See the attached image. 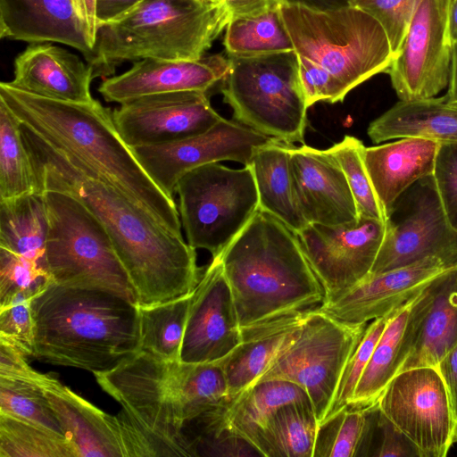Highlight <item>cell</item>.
Here are the masks:
<instances>
[{"instance_id": "1", "label": "cell", "mask_w": 457, "mask_h": 457, "mask_svg": "<svg viewBox=\"0 0 457 457\" xmlns=\"http://www.w3.org/2000/svg\"><path fill=\"white\" fill-rule=\"evenodd\" d=\"M43 190L79 199L108 233L133 287L137 305H152L191 293L202 273L195 249L160 224L126 194L74 157L21 125Z\"/></svg>"}, {"instance_id": "2", "label": "cell", "mask_w": 457, "mask_h": 457, "mask_svg": "<svg viewBox=\"0 0 457 457\" xmlns=\"http://www.w3.org/2000/svg\"><path fill=\"white\" fill-rule=\"evenodd\" d=\"M0 101L44 142L86 164L160 224L181 235L174 199L152 180L122 140L110 108L96 99L72 103L37 96L4 81L0 83Z\"/></svg>"}, {"instance_id": "3", "label": "cell", "mask_w": 457, "mask_h": 457, "mask_svg": "<svg viewBox=\"0 0 457 457\" xmlns=\"http://www.w3.org/2000/svg\"><path fill=\"white\" fill-rule=\"evenodd\" d=\"M30 305L34 359L95 373L139 351L137 304L121 295L52 282Z\"/></svg>"}, {"instance_id": "4", "label": "cell", "mask_w": 457, "mask_h": 457, "mask_svg": "<svg viewBox=\"0 0 457 457\" xmlns=\"http://www.w3.org/2000/svg\"><path fill=\"white\" fill-rule=\"evenodd\" d=\"M218 257L241 328L315 308L325 299L296 233L262 209Z\"/></svg>"}, {"instance_id": "5", "label": "cell", "mask_w": 457, "mask_h": 457, "mask_svg": "<svg viewBox=\"0 0 457 457\" xmlns=\"http://www.w3.org/2000/svg\"><path fill=\"white\" fill-rule=\"evenodd\" d=\"M227 27L219 6L197 0H143L97 27L90 64L107 78L123 62L200 60Z\"/></svg>"}, {"instance_id": "6", "label": "cell", "mask_w": 457, "mask_h": 457, "mask_svg": "<svg viewBox=\"0 0 457 457\" xmlns=\"http://www.w3.org/2000/svg\"><path fill=\"white\" fill-rule=\"evenodd\" d=\"M168 370L169 361L138 351L93 373L121 407L115 416L126 457L195 456L170 395Z\"/></svg>"}, {"instance_id": "7", "label": "cell", "mask_w": 457, "mask_h": 457, "mask_svg": "<svg viewBox=\"0 0 457 457\" xmlns=\"http://www.w3.org/2000/svg\"><path fill=\"white\" fill-rule=\"evenodd\" d=\"M280 10L295 53L328 70L349 92L386 72L395 58L381 25L357 7L316 11L282 3Z\"/></svg>"}, {"instance_id": "8", "label": "cell", "mask_w": 457, "mask_h": 457, "mask_svg": "<svg viewBox=\"0 0 457 457\" xmlns=\"http://www.w3.org/2000/svg\"><path fill=\"white\" fill-rule=\"evenodd\" d=\"M42 193L48 223L46 263L52 282L112 292L137 304L128 274L96 216L66 192Z\"/></svg>"}, {"instance_id": "9", "label": "cell", "mask_w": 457, "mask_h": 457, "mask_svg": "<svg viewBox=\"0 0 457 457\" xmlns=\"http://www.w3.org/2000/svg\"><path fill=\"white\" fill-rule=\"evenodd\" d=\"M228 59L220 90L237 121L287 144L304 143L308 106L295 51Z\"/></svg>"}, {"instance_id": "10", "label": "cell", "mask_w": 457, "mask_h": 457, "mask_svg": "<svg viewBox=\"0 0 457 457\" xmlns=\"http://www.w3.org/2000/svg\"><path fill=\"white\" fill-rule=\"evenodd\" d=\"M179 212L187 243L218 257L260 209L250 165L231 169L207 163L186 172L177 182Z\"/></svg>"}, {"instance_id": "11", "label": "cell", "mask_w": 457, "mask_h": 457, "mask_svg": "<svg viewBox=\"0 0 457 457\" xmlns=\"http://www.w3.org/2000/svg\"><path fill=\"white\" fill-rule=\"evenodd\" d=\"M368 324H345L312 308L295 339L255 383L278 379L299 386L308 395L320 424Z\"/></svg>"}, {"instance_id": "12", "label": "cell", "mask_w": 457, "mask_h": 457, "mask_svg": "<svg viewBox=\"0 0 457 457\" xmlns=\"http://www.w3.org/2000/svg\"><path fill=\"white\" fill-rule=\"evenodd\" d=\"M428 257L457 264V230L446 216L432 175L415 182L395 202L370 274Z\"/></svg>"}, {"instance_id": "13", "label": "cell", "mask_w": 457, "mask_h": 457, "mask_svg": "<svg viewBox=\"0 0 457 457\" xmlns=\"http://www.w3.org/2000/svg\"><path fill=\"white\" fill-rule=\"evenodd\" d=\"M379 411L416 446L420 457H445L455 420L445 381L435 367L399 372L378 400Z\"/></svg>"}, {"instance_id": "14", "label": "cell", "mask_w": 457, "mask_h": 457, "mask_svg": "<svg viewBox=\"0 0 457 457\" xmlns=\"http://www.w3.org/2000/svg\"><path fill=\"white\" fill-rule=\"evenodd\" d=\"M450 0H422L406 37L386 72L402 101L436 97L448 87L453 44Z\"/></svg>"}, {"instance_id": "15", "label": "cell", "mask_w": 457, "mask_h": 457, "mask_svg": "<svg viewBox=\"0 0 457 457\" xmlns=\"http://www.w3.org/2000/svg\"><path fill=\"white\" fill-rule=\"evenodd\" d=\"M272 140L238 121L222 118L197 136L167 145L136 146L131 150L152 180L174 199L177 182L188 170L221 161L249 165L254 150Z\"/></svg>"}, {"instance_id": "16", "label": "cell", "mask_w": 457, "mask_h": 457, "mask_svg": "<svg viewBox=\"0 0 457 457\" xmlns=\"http://www.w3.org/2000/svg\"><path fill=\"white\" fill-rule=\"evenodd\" d=\"M112 118L119 135L130 148L181 141L207 131L222 119L207 94L201 91L135 98L115 108Z\"/></svg>"}, {"instance_id": "17", "label": "cell", "mask_w": 457, "mask_h": 457, "mask_svg": "<svg viewBox=\"0 0 457 457\" xmlns=\"http://www.w3.org/2000/svg\"><path fill=\"white\" fill-rule=\"evenodd\" d=\"M385 231L386 221L359 218L338 226L308 224L296 233L325 297L351 287L370 273Z\"/></svg>"}, {"instance_id": "18", "label": "cell", "mask_w": 457, "mask_h": 457, "mask_svg": "<svg viewBox=\"0 0 457 457\" xmlns=\"http://www.w3.org/2000/svg\"><path fill=\"white\" fill-rule=\"evenodd\" d=\"M455 265L437 257H428L369 274L351 287L326 296L316 309L345 324H368L411 301Z\"/></svg>"}, {"instance_id": "19", "label": "cell", "mask_w": 457, "mask_h": 457, "mask_svg": "<svg viewBox=\"0 0 457 457\" xmlns=\"http://www.w3.org/2000/svg\"><path fill=\"white\" fill-rule=\"evenodd\" d=\"M242 339L231 290L219 257L203 273L193 290L180 361L214 362L226 357Z\"/></svg>"}, {"instance_id": "20", "label": "cell", "mask_w": 457, "mask_h": 457, "mask_svg": "<svg viewBox=\"0 0 457 457\" xmlns=\"http://www.w3.org/2000/svg\"><path fill=\"white\" fill-rule=\"evenodd\" d=\"M290 167L296 202L308 224L338 226L359 220L345 175L328 149L291 145Z\"/></svg>"}, {"instance_id": "21", "label": "cell", "mask_w": 457, "mask_h": 457, "mask_svg": "<svg viewBox=\"0 0 457 457\" xmlns=\"http://www.w3.org/2000/svg\"><path fill=\"white\" fill-rule=\"evenodd\" d=\"M228 59L214 55L200 60L170 61L146 58L137 61L124 73L106 78L98 92L106 102L120 104L141 96L179 92H205L221 81Z\"/></svg>"}, {"instance_id": "22", "label": "cell", "mask_w": 457, "mask_h": 457, "mask_svg": "<svg viewBox=\"0 0 457 457\" xmlns=\"http://www.w3.org/2000/svg\"><path fill=\"white\" fill-rule=\"evenodd\" d=\"M93 67L53 43H33L14 60L13 87L48 99L88 103Z\"/></svg>"}, {"instance_id": "23", "label": "cell", "mask_w": 457, "mask_h": 457, "mask_svg": "<svg viewBox=\"0 0 457 457\" xmlns=\"http://www.w3.org/2000/svg\"><path fill=\"white\" fill-rule=\"evenodd\" d=\"M437 278L393 312L357 385L350 405L367 408L376 404L388 383L401 371L433 300Z\"/></svg>"}, {"instance_id": "24", "label": "cell", "mask_w": 457, "mask_h": 457, "mask_svg": "<svg viewBox=\"0 0 457 457\" xmlns=\"http://www.w3.org/2000/svg\"><path fill=\"white\" fill-rule=\"evenodd\" d=\"M0 37L60 43L79 51L87 62L93 45L72 0H0Z\"/></svg>"}, {"instance_id": "25", "label": "cell", "mask_w": 457, "mask_h": 457, "mask_svg": "<svg viewBox=\"0 0 457 457\" xmlns=\"http://www.w3.org/2000/svg\"><path fill=\"white\" fill-rule=\"evenodd\" d=\"M43 388L78 457H126L116 416L97 408L49 374Z\"/></svg>"}, {"instance_id": "26", "label": "cell", "mask_w": 457, "mask_h": 457, "mask_svg": "<svg viewBox=\"0 0 457 457\" xmlns=\"http://www.w3.org/2000/svg\"><path fill=\"white\" fill-rule=\"evenodd\" d=\"M311 309L241 328V342L218 361L227 380L228 400L253 385L268 370L295 339Z\"/></svg>"}, {"instance_id": "27", "label": "cell", "mask_w": 457, "mask_h": 457, "mask_svg": "<svg viewBox=\"0 0 457 457\" xmlns=\"http://www.w3.org/2000/svg\"><path fill=\"white\" fill-rule=\"evenodd\" d=\"M438 147V141L421 137L364 147V163L386 219L405 190L433 174Z\"/></svg>"}, {"instance_id": "28", "label": "cell", "mask_w": 457, "mask_h": 457, "mask_svg": "<svg viewBox=\"0 0 457 457\" xmlns=\"http://www.w3.org/2000/svg\"><path fill=\"white\" fill-rule=\"evenodd\" d=\"M367 133L377 144L403 137L457 141V107L445 96L400 100L371 121Z\"/></svg>"}, {"instance_id": "29", "label": "cell", "mask_w": 457, "mask_h": 457, "mask_svg": "<svg viewBox=\"0 0 457 457\" xmlns=\"http://www.w3.org/2000/svg\"><path fill=\"white\" fill-rule=\"evenodd\" d=\"M291 145L273 139L254 150L249 165L258 191L260 209L298 233L308 223L300 212L294 192Z\"/></svg>"}, {"instance_id": "30", "label": "cell", "mask_w": 457, "mask_h": 457, "mask_svg": "<svg viewBox=\"0 0 457 457\" xmlns=\"http://www.w3.org/2000/svg\"><path fill=\"white\" fill-rule=\"evenodd\" d=\"M456 344L457 264L436 279L433 300L401 371L418 367L437 368Z\"/></svg>"}, {"instance_id": "31", "label": "cell", "mask_w": 457, "mask_h": 457, "mask_svg": "<svg viewBox=\"0 0 457 457\" xmlns=\"http://www.w3.org/2000/svg\"><path fill=\"white\" fill-rule=\"evenodd\" d=\"M169 387L180 422L184 425L228 400L222 367L214 362H169Z\"/></svg>"}, {"instance_id": "32", "label": "cell", "mask_w": 457, "mask_h": 457, "mask_svg": "<svg viewBox=\"0 0 457 457\" xmlns=\"http://www.w3.org/2000/svg\"><path fill=\"white\" fill-rule=\"evenodd\" d=\"M319 427L311 402L286 404L262 430L258 451L266 457H314Z\"/></svg>"}, {"instance_id": "33", "label": "cell", "mask_w": 457, "mask_h": 457, "mask_svg": "<svg viewBox=\"0 0 457 457\" xmlns=\"http://www.w3.org/2000/svg\"><path fill=\"white\" fill-rule=\"evenodd\" d=\"M192 295L193 291L163 303L137 305L139 351L169 362L180 361Z\"/></svg>"}, {"instance_id": "34", "label": "cell", "mask_w": 457, "mask_h": 457, "mask_svg": "<svg viewBox=\"0 0 457 457\" xmlns=\"http://www.w3.org/2000/svg\"><path fill=\"white\" fill-rule=\"evenodd\" d=\"M42 192L21 123L0 101V200Z\"/></svg>"}, {"instance_id": "35", "label": "cell", "mask_w": 457, "mask_h": 457, "mask_svg": "<svg viewBox=\"0 0 457 457\" xmlns=\"http://www.w3.org/2000/svg\"><path fill=\"white\" fill-rule=\"evenodd\" d=\"M223 43L228 55L232 57L295 50L280 7L259 16L231 21L227 25Z\"/></svg>"}, {"instance_id": "36", "label": "cell", "mask_w": 457, "mask_h": 457, "mask_svg": "<svg viewBox=\"0 0 457 457\" xmlns=\"http://www.w3.org/2000/svg\"><path fill=\"white\" fill-rule=\"evenodd\" d=\"M46 375L39 373L33 378L0 377V414L65 436L44 392Z\"/></svg>"}, {"instance_id": "37", "label": "cell", "mask_w": 457, "mask_h": 457, "mask_svg": "<svg viewBox=\"0 0 457 457\" xmlns=\"http://www.w3.org/2000/svg\"><path fill=\"white\" fill-rule=\"evenodd\" d=\"M0 457H78L68 437L0 414Z\"/></svg>"}, {"instance_id": "38", "label": "cell", "mask_w": 457, "mask_h": 457, "mask_svg": "<svg viewBox=\"0 0 457 457\" xmlns=\"http://www.w3.org/2000/svg\"><path fill=\"white\" fill-rule=\"evenodd\" d=\"M369 408L348 405L320 423L314 457L358 456L367 428Z\"/></svg>"}, {"instance_id": "39", "label": "cell", "mask_w": 457, "mask_h": 457, "mask_svg": "<svg viewBox=\"0 0 457 457\" xmlns=\"http://www.w3.org/2000/svg\"><path fill=\"white\" fill-rule=\"evenodd\" d=\"M364 145L355 137L344 138L328 148L339 162L354 198L359 218L386 221L363 160Z\"/></svg>"}, {"instance_id": "40", "label": "cell", "mask_w": 457, "mask_h": 457, "mask_svg": "<svg viewBox=\"0 0 457 457\" xmlns=\"http://www.w3.org/2000/svg\"><path fill=\"white\" fill-rule=\"evenodd\" d=\"M50 283L45 267L0 249V308L20 298L31 300Z\"/></svg>"}, {"instance_id": "41", "label": "cell", "mask_w": 457, "mask_h": 457, "mask_svg": "<svg viewBox=\"0 0 457 457\" xmlns=\"http://www.w3.org/2000/svg\"><path fill=\"white\" fill-rule=\"evenodd\" d=\"M395 311L386 316L373 320L368 324L361 341L345 366L332 403L323 421L351 404L357 385L389 318Z\"/></svg>"}, {"instance_id": "42", "label": "cell", "mask_w": 457, "mask_h": 457, "mask_svg": "<svg viewBox=\"0 0 457 457\" xmlns=\"http://www.w3.org/2000/svg\"><path fill=\"white\" fill-rule=\"evenodd\" d=\"M422 0H351L349 5L372 16L383 28L395 56Z\"/></svg>"}, {"instance_id": "43", "label": "cell", "mask_w": 457, "mask_h": 457, "mask_svg": "<svg viewBox=\"0 0 457 457\" xmlns=\"http://www.w3.org/2000/svg\"><path fill=\"white\" fill-rule=\"evenodd\" d=\"M31 300L20 298L0 308V341L33 358L34 321Z\"/></svg>"}, {"instance_id": "44", "label": "cell", "mask_w": 457, "mask_h": 457, "mask_svg": "<svg viewBox=\"0 0 457 457\" xmlns=\"http://www.w3.org/2000/svg\"><path fill=\"white\" fill-rule=\"evenodd\" d=\"M298 74L308 108L319 101L342 102L349 93L333 74L316 62L297 54Z\"/></svg>"}, {"instance_id": "45", "label": "cell", "mask_w": 457, "mask_h": 457, "mask_svg": "<svg viewBox=\"0 0 457 457\" xmlns=\"http://www.w3.org/2000/svg\"><path fill=\"white\" fill-rule=\"evenodd\" d=\"M432 176L446 216L457 230V141L439 142Z\"/></svg>"}, {"instance_id": "46", "label": "cell", "mask_w": 457, "mask_h": 457, "mask_svg": "<svg viewBox=\"0 0 457 457\" xmlns=\"http://www.w3.org/2000/svg\"><path fill=\"white\" fill-rule=\"evenodd\" d=\"M377 431L379 435V444L374 449L371 456L420 457L418 449L411 441L386 419L379 410L377 420Z\"/></svg>"}, {"instance_id": "47", "label": "cell", "mask_w": 457, "mask_h": 457, "mask_svg": "<svg viewBox=\"0 0 457 457\" xmlns=\"http://www.w3.org/2000/svg\"><path fill=\"white\" fill-rule=\"evenodd\" d=\"M280 0H220L218 4L227 25L233 20L255 17L278 9Z\"/></svg>"}, {"instance_id": "48", "label": "cell", "mask_w": 457, "mask_h": 457, "mask_svg": "<svg viewBox=\"0 0 457 457\" xmlns=\"http://www.w3.org/2000/svg\"><path fill=\"white\" fill-rule=\"evenodd\" d=\"M446 386L453 412L457 422V344L445 354L437 365Z\"/></svg>"}, {"instance_id": "49", "label": "cell", "mask_w": 457, "mask_h": 457, "mask_svg": "<svg viewBox=\"0 0 457 457\" xmlns=\"http://www.w3.org/2000/svg\"><path fill=\"white\" fill-rule=\"evenodd\" d=\"M141 1L143 0H97L98 25L120 17Z\"/></svg>"}, {"instance_id": "50", "label": "cell", "mask_w": 457, "mask_h": 457, "mask_svg": "<svg viewBox=\"0 0 457 457\" xmlns=\"http://www.w3.org/2000/svg\"><path fill=\"white\" fill-rule=\"evenodd\" d=\"M78 16L83 22L90 41L94 46L98 27L96 15L97 0H72Z\"/></svg>"}, {"instance_id": "51", "label": "cell", "mask_w": 457, "mask_h": 457, "mask_svg": "<svg viewBox=\"0 0 457 457\" xmlns=\"http://www.w3.org/2000/svg\"><path fill=\"white\" fill-rule=\"evenodd\" d=\"M283 4L301 5L316 11H331L349 5L351 0H280Z\"/></svg>"}, {"instance_id": "52", "label": "cell", "mask_w": 457, "mask_h": 457, "mask_svg": "<svg viewBox=\"0 0 457 457\" xmlns=\"http://www.w3.org/2000/svg\"><path fill=\"white\" fill-rule=\"evenodd\" d=\"M445 96L448 103L457 102V45H453L448 90Z\"/></svg>"}, {"instance_id": "53", "label": "cell", "mask_w": 457, "mask_h": 457, "mask_svg": "<svg viewBox=\"0 0 457 457\" xmlns=\"http://www.w3.org/2000/svg\"><path fill=\"white\" fill-rule=\"evenodd\" d=\"M448 32L452 44L457 45V0L449 3Z\"/></svg>"}, {"instance_id": "54", "label": "cell", "mask_w": 457, "mask_h": 457, "mask_svg": "<svg viewBox=\"0 0 457 457\" xmlns=\"http://www.w3.org/2000/svg\"><path fill=\"white\" fill-rule=\"evenodd\" d=\"M203 4H210V5H216L220 3V0H197Z\"/></svg>"}, {"instance_id": "55", "label": "cell", "mask_w": 457, "mask_h": 457, "mask_svg": "<svg viewBox=\"0 0 457 457\" xmlns=\"http://www.w3.org/2000/svg\"><path fill=\"white\" fill-rule=\"evenodd\" d=\"M449 104H452V105H453V106H455V107H457V102L449 103Z\"/></svg>"}, {"instance_id": "56", "label": "cell", "mask_w": 457, "mask_h": 457, "mask_svg": "<svg viewBox=\"0 0 457 457\" xmlns=\"http://www.w3.org/2000/svg\"><path fill=\"white\" fill-rule=\"evenodd\" d=\"M455 440H457V425H456V429H455Z\"/></svg>"}]
</instances>
